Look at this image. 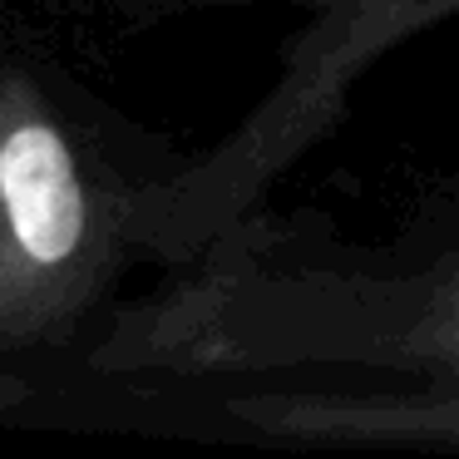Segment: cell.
Here are the masks:
<instances>
[{"mask_svg":"<svg viewBox=\"0 0 459 459\" xmlns=\"http://www.w3.org/2000/svg\"><path fill=\"white\" fill-rule=\"evenodd\" d=\"M124 188L90 159L60 104L0 74V346H50L100 297L124 238Z\"/></svg>","mask_w":459,"mask_h":459,"instance_id":"6da1fadb","label":"cell"},{"mask_svg":"<svg viewBox=\"0 0 459 459\" xmlns=\"http://www.w3.org/2000/svg\"><path fill=\"white\" fill-rule=\"evenodd\" d=\"M11 400H21V390L5 385V376H0V405H11Z\"/></svg>","mask_w":459,"mask_h":459,"instance_id":"7a4b0ae2","label":"cell"}]
</instances>
